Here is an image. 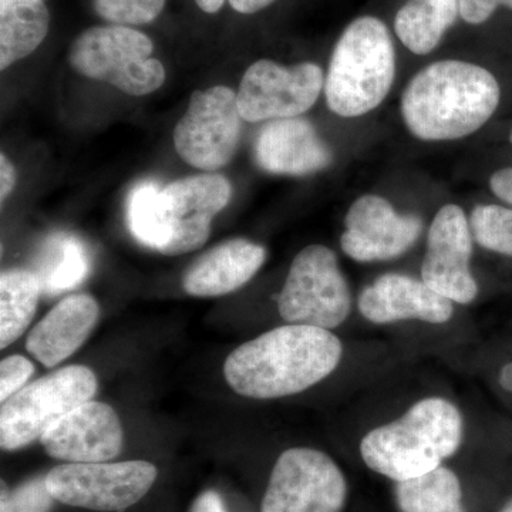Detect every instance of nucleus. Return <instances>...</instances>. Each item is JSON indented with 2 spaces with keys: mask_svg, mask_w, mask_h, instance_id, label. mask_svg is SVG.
<instances>
[{
  "mask_svg": "<svg viewBox=\"0 0 512 512\" xmlns=\"http://www.w3.org/2000/svg\"><path fill=\"white\" fill-rule=\"evenodd\" d=\"M473 232L458 205H444L433 222L421 266L424 284L451 302H473L478 285L470 271Z\"/></svg>",
  "mask_w": 512,
  "mask_h": 512,
  "instance_id": "13",
  "label": "nucleus"
},
{
  "mask_svg": "<svg viewBox=\"0 0 512 512\" xmlns=\"http://www.w3.org/2000/svg\"><path fill=\"white\" fill-rule=\"evenodd\" d=\"M343 346L329 329L285 325L245 342L225 360L224 376L234 392L271 400L305 392L342 359Z\"/></svg>",
  "mask_w": 512,
  "mask_h": 512,
  "instance_id": "1",
  "label": "nucleus"
},
{
  "mask_svg": "<svg viewBox=\"0 0 512 512\" xmlns=\"http://www.w3.org/2000/svg\"><path fill=\"white\" fill-rule=\"evenodd\" d=\"M500 384L507 392H512V363L505 365L500 372Z\"/></svg>",
  "mask_w": 512,
  "mask_h": 512,
  "instance_id": "35",
  "label": "nucleus"
},
{
  "mask_svg": "<svg viewBox=\"0 0 512 512\" xmlns=\"http://www.w3.org/2000/svg\"><path fill=\"white\" fill-rule=\"evenodd\" d=\"M323 86L325 77L318 64L285 67L272 60H258L239 84V113L249 123L293 119L311 109Z\"/></svg>",
  "mask_w": 512,
  "mask_h": 512,
  "instance_id": "12",
  "label": "nucleus"
},
{
  "mask_svg": "<svg viewBox=\"0 0 512 512\" xmlns=\"http://www.w3.org/2000/svg\"><path fill=\"white\" fill-rule=\"evenodd\" d=\"M394 495L400 512H466L460 480L446 467L397 481Z\"/></svg>",
  "mask_w": 512,
  "mask_h": 512,
  "instance_id": "24",
  "label": "nucleus"
},
{
  "mask_svg": "<svg viewBox=\"0 0 512 512\" xmlns=\"http://www.w3.org/2000/svg\"><path fill=\"white\" fill-rule=\"evenodd\" d=\"M156 480L157 467L143 460L69 463L46 474L56 501L103 512H123L137 504Z\"/></svg>",
  "mask_w": 512,
  "mask_h": 512,
  "instance_id": "9",
  "label": "nucleus"
},
{
  "mask_svg": "<svg viewBox=\"0 0 512 512\" xmlns=\"http://www.w3.org/2000/svg\"><path fill=\"white\" fill-rule=\"evenodd\" d=\"M359 311L376 325L412 319L440 325L454 315L450 299L434 292L423 281L400 274L382 275L363 289Z\"/></svg>",
  "mask_w": 512,
  "mask_h": 512,
  "instance_id": "16",
  "label": "nucleus"
},
{
  "mask_svg": "<svg viewBox=\"0 0 512 512\" xmlns=\"http://www.w3.org/2000/svg\"><path fill=\"white\" fill-rule=\"evenodd\" d=\"M500 512H512V498L504 504V507L501 508Z\"/></svg>",
  "mask_w": 512,
  "mask_h": 512,
  "instance_id": "36",
  "label": "nucleus"
},
{
  "mask_svg": "<svg viewBox=\"0 0 512 512\" xmlns=\"http://www.w3.org/2000/svg\"><path fill=\"white\" fill-rule=\"evenodd\" d=\"M165 0H93L101 19L121 26L147 25L163 12Z\"/></svg>",
  "mask_w": 512,
  "mask_h": 512,
  "instance_id": "26",
  "label": "nucleus"
},
{
  "mask_svg": "<svg viewBox=\"0 0 512 512\" xmlns=\"http://www.w3.org/2000/svg\"><path fill=\"white\" fill-rule=\"evenodd\" d=\"M346 497V478L328 454L295 447L276 460L261 511L340 512Z\"/></svg>",
  "mask_w": 512,
  "mask_h": 512,
  "instance_id": "10",
  "label": "nucleus"
},
{
  "mask_svg": "<svg viewBox=\"0 0 512 512\" xmlns=\"http://www.w3.org/2000/svg\"><path fill=\"white\" fill-rule=\"evenodd\" d=\"M461 18L470 25H481L493 16L498 6L512 10V0H458Z\"/></svg>",
  "mask_w": 512,
  "mask_h": 512,
  "instance_id": "29",
  "label": "nucleus"
},
{
  "mask_svg": "<svg viewBox=\"0 0 512 512\" xmlns=\"http://www.w3.org/2000/svg\"><path fill=\"white\" fill-rule=\"evenodd\" d=\"M463 430L460 410L430 397L399 420L369 431L360 441V454L370 470L397 483L440 467L461 446Z\"/></svg>",
  "mask_w": 512,
  "mask_h": 512,
  "instance_id": "3",
  "label": "nucleus"
},
{
  "mask_svg": "<svg viewBox=\"0 0 512 512\" xmlns=\"http://www.w3.org/2000/svg\"><path fill=\"white\" fill-rule=\"evenodd\" d=\"M396 76V50L382 20L363 16L342 33L325 80L326 103L340 117L365 116L386 99Z\"/></svg>",
  "mask_w": 512,
  "mask_h": 512,
  "instance_id": "4",
  "label": "nucleus"
},
{
  "mask_svg": "<svg viewBox=\"0 0 512 512\" xmlns=\"http://www.w3.org/2000/svg\"><path fill=\"white\" fill-rule=\"evenodd\" d=\"M460 15L458 0H409L397 12L394 30L414 55H429Z\"/></svg>",
  "mask_w": 512,
  "mask_h": 512,
  "instance_id": "21",
  "label": "nucleus"
},
{
  "mask_svg": "<svg viewBox=\"0 0 512 512\" xmlns=\"http://www.w3.org/2000/svg\"><path fill=\"white\" fill-rule=\"evenodd\" d=\"M35 265L33 272L39 276L43 295H60L86 281L90 272L89 251L82 239L59 232L46 239Z\"/></svg>",
  "mask_w": 512,
  "mask_h": 512,
  "instance_id": "22",
  "label": "nucleus"
},
{
  "mask_svg": "<svg viewBox=\"0 0 512 512\" xmlns=\"http://www.w3.org/2000/svg\"><path fill=\"white\" fill-rule=\"evenodd\" d=\"M500 97V84L484 67L441 60L424 67L406 87L402 116L420 140H458L491 119Z\"/></svg>",
  "mask_w": 512,
  "mask_h": 512,
  "instance_id": "2",
  "label": "nucleus"
},
{
  "mask_svg": "<svg viewBox=\"0 0 512 512\" xmlns=\"http://www.w3.org/2000/svg\"><path fill=\"white\" fill-rule=\"evenodd\" d=\"M153 52V40L130 26H94L74 40L69 60L82 76L140 97L156 92L165 80L163 63Z\"/></svg>",
  "mask_w": 512,
  "mask_h": 512,
  "instance_id": "5",
  "label": "nucleus"
},
{
  "mask_svg": "<svg viewBox=\"0 0 512 512\" xmlns=\"http://www.w3.org/2000/svg\"><path fill=\"white\" fill-rule=\"evenodd\" d=\"M190 512H227L220 494L215 491H205L192 503Z\"/></svg>",
  "mask_w": 512,
  "mask_h": 512,
  "instance_id": "32",
  "label": "nucleus"
},
{
  "mask_svg": "<svg viewBox=\"0 0 512 512\" xmlns=\"http://www.w3.org/2000/svg\"><path fill=\"white\" fill-rule=\"evenodd\" d=\"M242 117L237 93L225 86L198 90L174 130L175 150L204 171L225 167L237 153Z\"/></svg>",
  "mask_w": 512,
  "mask_h": 512,
  "instance_id": "11",
  "label": "nucleus"
},
{
  "mask_svg": "<svg viewBox=\"0 0 512 512\" xmlns=\"http://www.w3.org/2000/svg\"><path fill=\"white\" fill-rule=\"evenodd\" d=\"M99 316L100 306L93 296H67L30 330L26 349L46 367L59 365L86 342Z\"/></svg>",
  "mask_w": 512,
  "mask_h": 512,
  "instance_id": "18",
  "label": "nucleus"
},
{
  "mask_svg": "<svg viewBox=\"0 0 512 512\" xmlns=\"http://www.w3.org/2000/svg\"><path fill=\"white\" fill-rule=\"evenodd\" d=\"M256 164L269 174L309 175L332 163V151L301 117L269 121L255 141Z\"/></svg>",
  "mask_w": 512,
  "mask_h": 512,
  "instance_id": "17",
  "label": "nucleus"
},
{
  "mask_svg": "<svg viewBox=\"0 0 512 512\" xmlns=\"http://www.w3.org/2000/svg\"><path fill=\"white\" fill-rule=\"evenodd\" d=\"M96 392L97 377L86 366L62 367L40 377L2 403L0 446L8 451L28 447Z\"/></svg>",
  "mask_w": 512,
  "mask_h": 512,
  "instance_id": "6",
  "label": "nucleus"
},
{
  "mask_svg": "<svg viewBox=\"0 0 512 512\" xmlns=\"http://www.w3.org/2000/svg\"><path fill=\"white\" fill-rule=\"evenodd\" d=\"M266 251L247 239H229L201 255L185 272V292L197 298H217L238 291L261 269Z\"/></svg>",
  "mask_w": 512,
  "mask_h": 512,
  "instance_id": "19",
  "label": "nucleus"
},
{
  "mask_svg": "<svg viewBox=\"0 0 512 512\" xmlns=\"http://www.w3.org/2000/svg\"><path fill=\"white\" fill-rule=\"evenodd\" d=\"M471 232L481 247L512 256V210L501 205H478L470 218Z\"/></svg>",
  "mask_w": 512,
  "mask_h": 512,
  "instance_id": "25",
  "label": "nucleus"
},
{
  "mask_svg": "<svg viewBox=\"0 0 512 512\" xmlns=\"http://www.w3.org/2000/svg\"><path fill=\"white\" fill-rule=\"evenodd\" d=\"M224 175H192L168 184L160 192L156 228L148 248L168 256L200 249L211 234L214 218L231 200Z\"/></svg>",
  "mask_w": 512,
  "mask_h": 512,
  "instance_id": "7",
  "label": "nucleus"
},
{
  "mask_svg": "<svg viewBox=\"0 0 512 512\" xmlns=\"http://www.w3.org/2000/svg\"><path fill=\"white\" fill-rule=\"evenodd\" d=\"M228 2L231 8L237 10L238 13L252 15V13L268 8L275 0H228Z\"/></svg>",
  "mask_w": 512,
  "mask_h": 512,
  "instance_id": "33",
  "label": "nucleus"
},
{
  "mask_svg": "<svg viewBox=\"0 0 512 512\" xmlns=\"http://www.w3.org/2000/svg\"><path fill=\"white\" fill-rule=\"evenodd\" d=\"M50 13L43 0L0 3V69L25 59L49 33Z\"/></svg>",
  "mask_w": 512,
  "mask_h": 512,
  "instance_id": "20",
  "label": "nucleus"
},
{
  "mask_svg": "<svg viewBox=\"0 0 512 512\" xmlns=\"http://www.w3.org/2000/svg\"><path fill=\"white\" fill-rule=\"evenodd\" d=\"M8 2H25V0H0V3H8Z\"/></svg>",
  "mask_w": 512,
  "mask_h": 512,
  "instance_id": "37",
  "label": "nucleus"
},
{
  "mask_svg": "<svg viewBox=\"0 0 512 512\" xmlns=\"http://www.w3.org/2000/svg\"><path fill=\"white\" fill-rule=\"evenodd\" d=\"M490 187L495 197L512 205V168H504L493 174Z\"/></svg>",
  "mask_w": 512,
  "mask_h": 512,
  "instance_id": "30",
  "label": "nucleus"
},
{
  "mask_svg": "<svg viewBox=\"0 0 512 512\" xmlns=\"http://www.w3.org/2000/svg\"><path fill=\"white\" fill-rule=\"evenodd\" d=\"M423 231L413 215H400L379 195H363L346 215L343 252L357 262L389 261L409 251Z\"/></svg>",
  "mask_w": 512,
  "mask_h": 512,
  "instance_id": "14",
  "label": "nucleus"
},
{
  "mask_svg": "<svg viewBox=\"0 0 512 512\" xmlns=\"http://www.w3.org/2000/svg\"><path fill=\"white\" fill-rule=\"evenodd\" d=\"M278 309L291 325L335 329L348 319L352 296L332 249L311 245L295 256Z\"/></svg>",
  "mask_w": 512,
  "mask_h": 512,
  "instance_id": "8",
  "label": "nucleus"
},
{
  "mask_svg": "<svg viewBox=\"0 0 512 512\" xmlns=\"http://www.w3.org/2000/svg\"><path fill=\"white\" fill-rule=\"evenodd\" d=\"M0 512H50L55 497L47 488L46 476L30 478L13 491L2 484Z\"/></svg>",
  "mask_w": 512,
  "mask_h": 512,
  "instance_id": "27",
  "label": "nucleus"
},
{
  "mask_svg": "<svg viewBox=\"0 0 512 512\" xmlns=\"http://www.w3.org/2000/svg\"><path fill=\"white\" fill-rule=\"evenodd\" d=\"M43 289L29 269L12 268L0 275V348L6 349L28 329Z\"/></svg>",
  "mask_w": 512,
  "mask_h": 512,
  "instance_id": "23",
  "label": "nucleus"
},
{
  "mask_svg": "<svg viewBox=\"0 0 512 512\" xmlns=\"http://www.w3.org/2000/svg\"><path fill=\"white\" fill-rule=\"evenodd\" d=\"M195 3L205 13H217L224 6L225 0H195Z\"/></svg>",
  "mask_w": 512,
  "mask_h": 512,
  "instance_id": "34",
  "label": "nucleus"
},
{
  "mask_svg": "<svg viewBox=\"0 0 512 512\" xmlns=\"http://www.w3.org/2000/svg\"><path fill=\"white\" fill-rule=\"evenodd\" d=\"M123 426L109 404L86 402L43 434L46 453L67 463H106L123 450Z\"/></svg>",
  "mask_w": 512,
  "mask_h": 512,
  "instance_id": "15",
  "label": "nucleus"
},
{
  "mask_svg": "<svg viewBox=\"0 0 512 512\" xmlns=\"http://www.w3.org/2000/svg\"><path fill=\"white\" fill-rule=\"evenodd\" d=\"M16 171L13 164L10 163L5 154L0 156V198L5 202L6 198L12 194L13 188L16 185Z\"/></svg>",
  "mask_w": 512,
  "mask_h": 512,
  "instance_id": "31",
  "label": "nucleus"
},
{
  "mask_svg": "<svg viewBox=\"0 0 512 512\" xmlns=\"http://www.w3.org/2000/svg\"><path fill=\"white\" fill-rule=\"evenodd\" d=\"M510 141L512 143V130H511V133H510Z\"/></svg>",
  "mask_w": 512,
  "mask_h": 512,
  "instance_id": "38",
  "label": "nucleus"
},
{
  "mask_svg": "<svg viewBox=\"0 0 512 512\" xmlns=\"http://www.w3.org/2000/svg\"><path fill=\"white\" fill-rule=\"evenodd\" d=\"M35 373V366L25 356L13 355L0 363V402L5 403L25 387Z\"/></svg>",
  "mask_w": 512,
  "mask_h": 512,
  "instance_id": "28",
  "label": "nucleus"
}]
</instances>
